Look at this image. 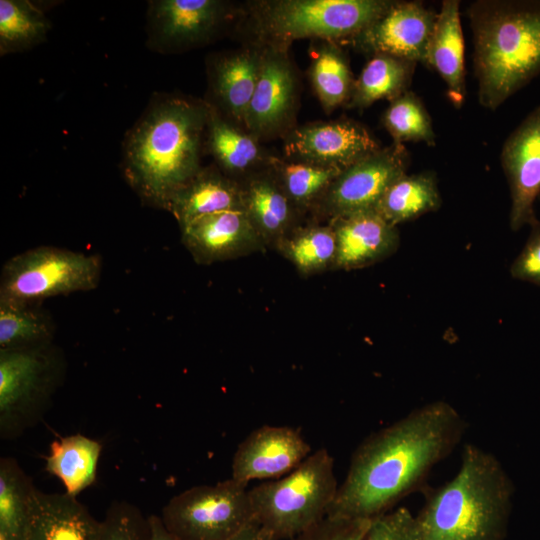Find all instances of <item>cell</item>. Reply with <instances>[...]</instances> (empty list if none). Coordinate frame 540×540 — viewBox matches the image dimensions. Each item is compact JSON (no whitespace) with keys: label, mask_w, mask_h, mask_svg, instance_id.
Masks as SVG:
<instances>
[{"label":"cell","mask_w":540,"mask_h":540,"mask_svg":"<svg viewBox=\"0 0 540 540\" xmlns=\"http://www.w3.org/2000/svg\"><path fill=\"white\" fill-rule=\"evenodd\" d=\"M53 326L38 306L0 302V349H19L50 344Z\"/></svg>","instance_id":"obj_33"},{"label":"cell","mask_w":540,"mask_h":540,"mask_svg":"<svg viewBox=\"0 0 540 540\" xmlns=\"http://www.w3.org/2000/svg\"><path fill=\"white\" fill-rule=\"evenodd\" d=\"M209 104L166 95L154 100L126 136L123 171L151 205L169 210L176 193L202 169Z\"/></svg>","instance_id":"obj_2"},{"label":"cell","mask_w":540,"mask_h":540,"mask_svg":"<svg viewBox=\"0 0 540 540\" xmlns=\"http://www.w3.org/2000/svg\"><path fill=\"white\" fill-rule=\"evenodd\" d=\"M529 237L514 259L510 274L514 279L540 286V221L531 225Z\"/></svg>","instance_id":"obj_38"},{"label":"cell","mask_w":540,"mask_h":540,"mask_svg":"<svg viewBox=\"0 0 540 540\" xmlns=\"http://www.w3.org/2000/svg\"><path fill=\"white\" fill-rule=\"evenodd\" d=\"M181 232L183 244L200 264L235 259L265 247L243 210L200 217Z\"/></svg>","instance_id":"obj_17"},{"label":"cell","mask_w":540,"mask_h":540,"mask_svg":"<svg viewBox=\"0 0 540 540\" xmlns=\"http://www.w3.org/2000/svg\"><path fill=\"white\" fill-rule=\"evenodd\" d=\"M441 203L435 173H405L390 185L376 211L390 224L397 226L436 211Z\"/></svg>","instance_id":"obj_26"},{"label":"cell","mask_w":540,"mask_h":540,"mask_svg":"<svg viewBox=\"0 0 540 540\" xmlns=\"http://www.w3.org/2000/svg\"><path fill=\"white\" fill-rule=\"evenodd\" d=\"M243 211L265 246L277 249L298 226L301 213L285 194L269 167L240 181Z\"/></svg>","instance_id":"obj_21"},{"label":"cell","mask_w":540,"mask_h":540,"mask_svg":"<svg viewBox=\"0 0 540 540\" xmlns=\"http://www.w3.org/2000/svg\"><path fill=\"white\" fill-rule=\"evenodd\" d=\"M240 6L220 0L150 2L149 43L158 51L182 52L205 45L239 15Z\"/></svg>","instance_id":"obj_12"},{"label":"cell","mask_w":540,"mask_h":540,"mask_svg":"<svg viewBox=\"0 0 540 540\" xmlns=\"http://www.w3.org/2000/svg\"><path fill=\"white\" fill-rule=\"evenodd\" d=\"M101 450V444L87 436L62 437L51 443L45 469L61 480L68 494L77 496L95 481Z\"/></svg>","instance_id":"obj_25"},{"label":"cell","mask_w":540,"mask_h":540,"mask_svg":"<svg viewBox=\"0 0 540 540\" xmlns=\"http://www.w3.org/2000/svg\"><path fill=\"white\" fill-rule=\"evenodd\" d=\"M390 0H258L240 5L247 42L289 49L298 39L348 41L393 4Z\"/></svg>","instance_id":"obj_5"},{"label":"cell","mask_w":540,"mask_h":540,"mask_svg":"<svg viewBox=\"0 0 540 540\" xmlns=\"http://www.w3.org/2000/svg\"><path fill=\"white\" fill-rule=\"evenodd\" d=\"M501 164L510 190V227L516 231L537 219L534 204L540 195V105L504 142Z\"/></svg>","instance_id":"obj_15"},{"label":"cell","mask_w":540,"mask_h":540,"mask_svg":"<svg viewBox=\"0 0 540 540\" xmlns=\"http://www.w3.org/2000/svg\"><path fill=\"white\" fill-rule=\"evenodd\" d=\"M409 152L392 143L344 168L311 212L327 223L353 214L376 211L390 185L407 173Z\"/></svg>","instance_id":"obj_10"},{"label":"cell","mask_w":540,"mask_h":540,"mask_svg":"<svg viewBox=\"0 0 540 540\" xmlns=\"http://www.w3.org/2000/svg\"><path fill=\"white\" fill-rule=\"evenodd\" d=\"M311 447L299 429L264 425L253 430L237 447L231 478L248 485L252 480L280 478L301 464Z\"/></svg>","instance_id":"obj_16"},{"label":"cell","mask_w":540,"mask_h":540,"mask_svg":"<svg viewBox=\"0 0 540 540\" xmlns=\"http://www.w3.org/2000/svg\"><path fill=\"white\" fill-rule=\"evenodd\" d=\"M98 540H149L148 518L131 503L113 502L101 521Z\"/></svg>","instance_id":"obj_35"},{"label":"cell","mask_w":540,"mask_h":540,"mask_svg":"<svg viewBox=\"0 0 540 540\" xmlns=\"http://www.w3.org/2000/svg\"><path fill=\"white\" fill-rule=\"evenodd\" d=\"M60 357L50 344L0 349V437L12 440L45 414L60 379Z\"/></svg>","instance_id":"obj_8"},{"label":"cell","mask_w":540,"mask_h":540,"mask_svg":"<svg viewBox=\"0 0 540 540\" xmlns=\"http://www.w3.org/2000/svg\"><path fill=\"white\" fill-rule=\"evenodd\" d=\"M363 540H421L416 516L400 507L374 518Z\"/></svg>","instance_id":"obj_36"},{"label":"cell","mask_w":540,"mask_h":540,"mask_svg":"<svg viewBox=\"0 0 540 540\" xmlns=\"http://www.w3.org/2000/svg\"><path fill=\"white\" fill-rule=\"evenodd\" d=\"M227 540H276L259 524L253 522Z\"/></svg>","instance_id":"obj_39"},{"label":"cell","mask_w":540,"mask_h":540,"mask_svg":"<svg viewBox=\"0 0 540 540\" xmlns=\"http://www.w3.org/2000/svg\"><path fill=\"white\" fill-rule=\"evenodd\" d=\"M382 123L394 143L424 142L435 146L431 117L421 99L412 91L408 90L390 101Z\"/></svg>","instance_id":"obj_34"},{"label":"cell","mask_w":540,"mask_h":540,"mask_svg":"<svg viewBox=\"0 0 540 540\" xmlns=\"http://www.w3.org/2000/svg\"><path fill=\"white\" fill-rule=\"evenodd\" d=\"M243 210L241 183L216 165L202 169L173 197L169 212L180 228L214 213Z\"/></svg>","instance_id":"obj_24"},{"label":"cell","mask_w":540,"mask_h":540,"mask_svg":"<svg viewBox=\"0 0 540 540\" xmlns=\"http://www.w3.org/2000/svg\"><path fill=\"white\" fill-rule=\"evenodd\" d=\"M258 81L245 116V129L260 142L283 138L296 127L300 81L288 49L262 46Z\"/></svg>","instance_id":"obj_11"},{"label":"cell","mask_w":540,"mask_h":540,"mask_svg":"<svg viewBox=\"0 0 540 540\" xmlns=\"http://www.w3.org/2000/svg\"><path fill=\"white\" fill-rule=\"evenodd\" d=\"M464 37L460 20V2L442 1L429 44L427 67L445 82L447 95L456 108L466 97Z\"/></svg>","instance_id":"obj_23"},{"label":"cell","mask_w":540,"mask_h":540,"mask_svg":"<svg viewBox=\"0 0 540 540\" xmlns=\"http://www.w3.org/2000/svg\"><path fill=\"white\" fill-rule=\"evenodd\" d=\"M310 66L312 86L324 110L349 102L355 79L347 57L335 42L323 41Z\"/></svg>","instance_id":"obj_30"},{"label":"cell","mask_w":540,"mask_h":540,"mask_svg":"<svg viewBox=\"0 0 540 540\" xmlns=\"http://www.w3.org/2000/svg\"><path fill=\"white\" fill-rule=\"evenodd\" d=\"M97 255L40 246L15 255L3 266L0 302L38 306L43 300L98 286Z\"/></svg>","instance_id":"obj_7"},{"label":"cell","mask_w":540,"mask_h":540,"mask_svg":"<svg viewBox=\"0 0 540 540\" xmlns=\"http://www.w3.org/2000/svg\"><path fill=\"white\" fill-rule=\"evenodd\" d=\"M422 491L416 515L421 540L506 539L514 486L492 453L465 444L456 475Z\"/></svg>","instance_id":"obj_3"},{"label":"cell","mask_w":540,"mask_h":540,"mask_svg":"<svg viewBox=\"0 0 540 540\" xmlns=\"http://www.w3.org/2000/svg\"><path fill=\"white\" fill-rule=\"evenodd\" d=\"M262 55V46L246 42L236 50L213 56L208 64L211 101H206L244 129L247 109L259 77Z\"/></svg>","instance_id":"obj_18"},{"label":"cell","mask_w":540,"mask_h":540,"mask_svg":"<svg viewBox=\"0 0 540 540\" xmlns=\"http://www.w3.org/2000/svg\"><path fill=\"white\" fill-rule=\"evenodd\" d=\"M415 66L406 59L373 55L355 80L349 106L364 109L381 99L394 100L408 91Z\"/></svg>","instance_id":"obj_27"},{"label":"cell","mask_w":540,"mask_h":540,"mask_svg":"<svg viewBox=\"0 0 540 540\" xmlns=\"http://www.w3.org/2000/svg\"><path fill=\"white\" fill-rule=\"evenodd\" d=\"M160 518L177 540H227L255 522L247 485L232 478L176 494Z\"/></svg>","instance_id":"obj_9"},{"label":"cell","mask_w":540,"mask_h":540,"mask_svg":"<svg viewBox=\"0 0 540 540\" xmlns=\"http://www.w3.org/2000/svg\"><path fill=\"white\" fill-rule=\"evenodd\" d=\"M205 140L216 166L239 182L267 169L274 157L256 137L210 104Z\"/></svg>","instance_id":"obj_22"},{"label":"cell","mask_w":540,"mask_h":540,"mask_svg":"<svg viewBox=\"0 0 540 540\" xmlns=\"http://www.w3.org/2000/svg\"><path fill=\"white\" fill-rule=\"evenodd\" d=\"M269 169L301 214L312 212L343 170L274 155Z\"/></svg>","instance_id":"obj_28"},{"label":"cell","mask_w":540,"mask_h":540,"mask_svg":"<svg viewBox=\"0 0 540 540\" xmlns=\"http://www.w3.org/2000/svg\"><path fill=\"white\" fill-rule=\"evenodd\" d=\"M334 229L337 256L334 269L353 270L382 261L399 247L397 226L377 211H367L328 222Z\"/></svg>","instance_id":"obj_19"},{"label":"cell","mask_w":540,"mask_h":540,"mask_svg":"<svg viewBox=\"0 0 540 540\" xmlns=\"http://www.w3.org/2000/svg\"><path fill=\"white\" fill-rule=\"evenodd\" d=\"M437 13L420 1H394L378 19L351 38L358 50L427 64Z\"/></svg>","instance_id":"obj_14"},{"label":"cell","mask_w":540,"mask_h":540,"mask_svg":"<svg viewBox=\"0 0 540 540\" xmlns=\"http://www.w3.org/2000/svg\"><path fill=\"white\" fill-rule=\"evenodd\" d=\"M466 421L437 400L369 435L354 451L327 516L373 520L423 489L433 467L459 445Z\"/></svg>","instance_id":"obj_1"},{"label":"cell","mask_w":540,"mask_h":540,"mask_svg":"<svg viewBox=\"0 0 540 540\" xmlns=\"http://www.w3.org/2000/svg\"><path fill=\"white\" fill-rule=\"evenodd\" d=\"M371 521L326 516L290 540H363Z\"/></svg>","instance_id":"obj_37"},{"label":"cell","mask_w":540,"mask_h":540,"mask_svg":"<svg viewBox=\"0 0 540 540\" xmlns=\"http://www.w3.org/2000/svg\"><path fill=\"white\" fill-rule=\"evenodd\" d=\"M380 147L370 131L351 119L296 126L283 137V157L344 169Z\"/></svg>","instance_id":"obj_13"},{"label":"cell","mask_w":540,"mask_h":540,"mask_svg":"<svg viewBox=\"0 0 540 540\" xmlns=\"http://www.w3.org/2000/svg\"><path fill=\"white\" fill-rule=\"evenodd\" d=\"M338 483L327 449L311 453L288 474L249 489L254 519L276 540H290L327 516Z\"/></svg>","instance_id":"obj_6"},{"label":"cell","mask_w":540,"mask_h":540,"mask_svg":"<svg viewBox=\"0 0 540 540\" xmlns=\"http://www.w3.org/2000/svg\"><path fill=\"white\" fill-rule=\"evenodd\" d=\"M149 540H177L164 526L160 516L148 517Z\"/></svg>","instance_id":"obj_40"},{"label":"cell","mask_w":540,"mask_h":540,"mask_svg":"<svg viewBox=\"0 0 540 540\" xmlns=\"http://www.w3.org/2000/svg\"><path fill=\"white\" fill-rule=\"evenodd\" d=\"M0 540H13V539H10L4 535H0Z\"/></svg>","instance_id":"obj_41"},{"label":"cell","mask_w":540,"mask_h":540,"mask_svg":"<svg viewBox=\"0 0 540 540\" xmlns=\"http://www.w3.org/2000/svg\"><path fill=\"white\" fill-rule=\"evenodd\" d=\"M100 526L76 496L34 487L25 540H98Z\"/></svg>","instance_id":"obj_20"},{"label":"cell","mask_w":540,"mask_h":540,"mask_svg":"<svg viewBox=\"0 0 540 540\" xmlns=\"http://www.w3.org/2000/svg\"><path fill=\"white\" fill-rule=\"evenodd\" d=\"M34 485L18 461L0 459V535L25 540Z\"/></svg>","instance_id":"obj_31"},{"label":"cell","mask_w":540,"mask_h":540,"mask_svg":"<svg viewBox=\"0 0 540 540\" xmlns=\"http://www.w3.org/2000/svg\"><path fill=\"white\" fill-rule=\"evenodd\" d=\"M49 29L44 13L31 2L0 1L1 55L30 49L44 41Z\"/></svg>","instance_id":"obj_32"},{"label":"cell","mask_w":540,"mask_h":540,"mask_svg":"<svg viewBox=\"0 0 540 540\" xmlns=\"http://www.w3.org/2000/svg\"><path fill=\"white\" fill-rule=\"evenodd\" d=\"M277 249L303 275L334 269L337 241L330 223H310L296 226Z\"/></svg>","instance_id":"obj_29"},{"label":"cell","mask_w":540,"mask_h":540,"mask_svg":"<svg viewBox=\"0 0 540 540\" xmlns=\"http://www.w3.org/2000/svg\"><path fill=\"white\" fill-rule=\"evenodd\" d=\"M466 14L478 100L496 110L540 74V1L477 0Z\"/></svg>","instance_id":"obj_4"}]
</instances>
